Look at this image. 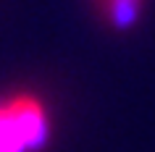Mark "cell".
Segmentation results:
<instances>
[{"instance_id": "obj_1", "label": "cell", "mask_w": 155, "mask_h": 152, "mask_svg": "<svg viewBox=\"0 0 155 152\" xmlns=\"http://www.w3.org/2000/svg\"><path fill=\"white\" fill-rule=\"evenodd\" d=\"M53 134L55 113L42 92L0 89V152H45Z\"/></svg>"}, {"instance_id": "obj_2", "label": "cell", "mask_w": 155, "mask_h": 152, "mask_svg": "<svg viewBox=\"0 0 155 152\" xmlns=\"http://www.w3.org/2000/svg\"><path fill=\"white\" fill-rule=\"evenodd\" d=\"M97 21L113 32H129L142 21L147 0H90Z\"/></svg>"}]
</instances>
